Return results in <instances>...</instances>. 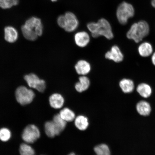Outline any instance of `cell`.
Segmentation results:
<instances>
[{
	"label": "cell",
	"mask_w": 155,
	"mask_h": 155,
	"mask_svg": "<svg viewBox=\"0 0 155 155\" xmlns=\"http://www.w3.org/2000/svg\"><path fill=\"white\" fill-rule=\"evenodd\" d=\"M59 114L64 120L66 122L72 121L76 117L74 112L68 108H64L61 110Z\"/></svg>",
	"instance_id": "21"
},
{
	"label": "cell",
	"mask_w": 155,
	"mask_h": 155,
	"mask_svg": "<svg viewBox=\"0 0 155 155\" xmlns=\"http://www.w3.org/2000/svg\"><path fill=\"white\" fill-rule=\"evenodd\" d=\"M74 123L77 128L81 131L86 130L89 126L88 118L83 115H79L75 117Z\"/></svg>",
	"instance_id": "20"
},
{
	"label": "cell",
	"mask_w": 155,
	"mask_h": 155,
	"mask_svg": "<svg viewBox=\"0 0 155 155\" xmlns=\"http://www.w3.org/2000/svg\"><path fill=\"white\" fill-rule=\"evenodd\" d=\"M151 4L153 7L155 8V0H152Z\"/></svg>",
	"instance_id": "29"
},
{
	"label": "cell",
	"mask_w": 155,
	"mask_h": 155,
	"mask_svg": "<svg viewBox=\"0 0 155 155\" xmlns=\"http://www.w3.org/2000/svg\"><path fill=\"white\" fill-rule=\"evenodd\" d=\"M53 121L56 127L61 132L65 129L67 125V122L64 120L59 114L54 115Z\"/></svg>",
	"instance_id": "24"
},
{
	"label": "cell",
	"mask_w": 155,
	"mask_h": 155,
	"mask_svg": "<svg viewBox=\"0 0 155 155\" xmlns=\"http://www.w3.org/2000/svg\"><path fill=\"white\" fill-rule=\"evenodd\" d=\"M15 98L21 105H28L31 103L35 97V94L32 90L24 86L18 87L15 92Z\"/></svg>",
	"instance_id": "5"
},
{
	"label": "cell",
	"mask_w": 155,
	"mask_h": 155,
	"mask_svg": "<svg viewBox=\"0 0 155 155\" xmlns=\"http://www.w3.org/2000/svg\"><path fill=\"white\" fill-rule=\"evenodd\" d=\"M19 152L20 155H35V152L34 149L26 143L21 144L19 148Z\"/></svg>",
	"instance_id": "22"
},
{
	"label": "cell",
	"mask_w": 155,
	"mask_h": 155,
	"mask_svg": "<svg viewBox=\"0 0 155 155\" xmlns=\"http://www.w3.org/2000/svg\"><path fill=\"white\" fill-rule=\"evenodd\" d=\"M150 33V27L148 23L141 21L134 24L127 32V36L129 39L139 43L148 35Z\"/></svg>",
	"instance_id": "2"
},
{
	"label": "cell",
	"mask_w": 155,
	"mask_h": 155,
	"mask_svg": "<svg viewBox=\"0 0 155 155\" xmlns=\"http://www.w3.org/2000/svg\"><path fill=\"white\" fill-rule=\"evenodd\" d=\"M119 86L124 93L129 94L133 91L134 89V84L130 79H123L119 83Z\"/></svg>",
	"instance_id": "17"
},
{
	"label": "cell",
	"mask_w": 155,
	"mask_h": 155,
	"mask_svg": "<svg viewBox=\"0 0 155 155\" xmlns=\"http://www.w3.org/2000/svg\"><path fill=\"white\" fill-rule=\"evenodd\" d=\"M49 102L50 105L52 108L58 109L63 107L64 103V99L61 94L55 93L50 97Z\"/></svg>",
	"instance_id": "11"
},
{
	"label": "cell",
	"mask_w": 155,
	"mask_h": 155,
	"mask_svg": "<svg viewBox=\"0 0 155 155\" xmlns=\"http://www.w3.org/2000/svg\"><path fill=\"white\" fill-rule=\"evenodd\" d=\"M151 59L153 64L155 66V52L153 54Z\"/></svg>",
	"instance_id": "28"
},
{
	"label": "cell",
	"mask_w": 155,
	"mask_h": 155,
	"mask_svg": "<svg viewBox=\"0 0 155 155\" xmlns=\"http://www.w3.org/2000/svg\"><path fill=\"white\" fill-rule=\"evenodd\" d=\"M136 110L140 115L147 116L150 115L152 108L149 103L143 100L137 103Z\"/></svg>",
	"instance_id": "15"
},
{
	"label": "cell",
	"mask_w": 155,
	"mask_h": 155,
	"mask_svg": "<svg viewBox=\"0 0 155 155\" xmlns=\"http://www.w3.org/2000/svg\"><path fill=\"white\" fill-rule=\"evenodd\" d=\"M41 133L39 129L34 124L27 126L23 130L21 137L25 143L32 144L40 138Z\"/></svg>",
	"instance_id": "6"
},
{
	"label": "cell",
	"mask_w": 155,
	"mask_h": 155,
	"mask_svg": "<svg viewBox=\"0 0 155 155\" xmlns=\"http://www.w3.org/2000/svg\"><path fill=\"white\" fill-rule=\"evenodd\" d=\"M57 1V0H52V2H55Z\"/></svg>",
	"instance_id": "30"
},
{
	"label": "cell",
	"mask_w": 155,
	"mask_h": 155,
	"mask_svg": "<svg viewBox=\"0 0 155 155\" xmlns=\"http://www.w3.org/2000/svg\"><path fill=\"white\" fill-rule=\"evenodd\" d=\"M94 150L96 155H111L109 147L106 144L97 145L95 147Z\"/></svg>",
	"instance_id": "23"
},
{
	"label": "cell",
	"mask_w": 155,
	"mask_h": 155,
	"mask_svg": "<svg viewBox=\"0 0 155 155\" xmlns=\"http://www.w3.org/2000/svg\"><path fill=\"white\" fill-rule=\"evenodd\" d=\"M12 137V133L10 129L7 127L0 129V140L3 142H7Z\"/></svg>",
	"instance_id": "25"
},
{
	"label": "cell",
	"mask_w": 155,
	"mask_h": 155,
	"mask_svg": "<svg viewBox=\"0 0 155 155\" xmlns=\"http://www.w3.org/2000/svg\"><path fill=\"white\" fill-rule=\"evenodd\" d=\"M105 57L106 59L112 60L116 63L121 62L124 59V55L118 46L114 45L111 50L106 53Z\"/></svg>",
	"instance_id": "9"
},
{
	"label": "cell",
	"mask_w": 155,
	"mask_h": 155,
	"mask_svg": "<svg viewBox=\"0 0 155 155\" xmlns=\"http://www.w3.org/2000/svg\"><path fill=\"white\" fill-rule=\"evenodd\" d=\"M51 1H52V0H51Z\"/></svg>",
	"instance_id": "31"
},
{
	"label": "cell",
	"mask_w": 155,
	"mask_h": 155,
	"mask_svg": "<svg viewBox=\"0 0 155 155\" xmlns=\"http://www.w3.org/2000/svg\"><path fill=\"white\" fill-rule=\"evenodd\" d=\"M74 40L75 43L78 46L84 48L87 46L90 42V36L86 32H79L75 34Z\"/></svg>",
	"instance_id": "10"
},
{
	"label": "cell",
	"mask_w": 155,
	"mask_h": 155,
	"mask_svg": "<svg viewBox=\"0 0 155 155\" xmlns=\"http://www.w3.org/2000/svg\"><path fill=\"white\" fill-rule=\"evenodd\" d=\"M24 79L31 88H34L40 92H43L46 88L45 81L41 79L35 74L26 75Z\"/></svg>",
	"instance_id": "7"
},
{
	"label": "cell",
	"mask_w": 155,
	"mask_h": 155,
	"mask_svg": "<svg viewBox=\"0 0 155 155\" xmlns=\"http://www.w3.org/2000/svg\"><path fill=\"white\" fill-rule=\"evenodd\" d=\"M90 81L88 77L83 75L79 78V82L75 84V88L78 92L81 93L88 90L90 87Z\"/></svg>",
	"instance_id": "16"
},
{
	"label": "cell",
	"mask_w": 155,
	"mask_h": 155,
	"mask_svg": "<svg viewBox=\"0 0 155 155\" xmlns=\"http://www.w3.org/2000/svg\"><path fill=\"white\" fill-rule=\"evenodd\" d=\"M19 0H0V7L4 9H9L18 4Z\"/></svg>",
	"instance_id": "26"
},
{
	"label": "cell",
	"mask_w": 155,
	"mask_h": 155,
	"mask_svg": "<svg viewBox=\"0 0 155 155\" xmlns=\"http://www.w3.org/2000/svg\"><path fill=\"white\" fill-rule=\"evenodd\" d=\"M137 91L140 96L144 98L149 97L152 94V89L148 84L142 83L137 86Z\"/></svg>",
	"instance_id": "19"
},
{
	"label": "cell",
	"mask_w": 155,
	"mask_h": 155,
	"mask_svg": "<svg viewBox=\"0 0 155 155\" xmlns=\"http://www.w3.org/2000/svg\"><path fill=\"white\" fill-rule=\"evenodd\" d=\"M18 38V32L15 28L12 26H7L5 28V38L7 41L14 43Z\"/></svg>",
	"instance_id": "14"
},
{
	"label": "cell",
	"mask_w": 155,
	"mask_h": 155,
	"mask_svg": "<svg viewBox=\"0 0 155 155\" xmlns=\"http://www.w3.org/2000/svg\"><path fill=\"white\" fill-rule=\"evenodd\" d=\"M138 50L139 55L143 57H147L152 55L153 49L151 44L148 42H143L139 46Z\"/></svg>",
	"instance_id": "18"
},
{
	"label": "cell",
	"mask_w": 155,
	"mask_h": 155,
	"mask_svg": "<svg viewBox=\"0 0 155 155\" xmlns=\"http://www.w3.org/2000/svg\"><path fill=\"white\" fill-rule=\"evenodd\" d=\"M44 130L46 135L50 138H53L61 132L56 127L53 121L46 122L44 125Z\"/></svg>",
	"instance_id": "12"
},
{
	"label": "cell",
	"mask_w": 155,
	"mask_h": 155,
	"mask_svg": "<svg viewBox=\"0 0 155 155\" xmlns=\"http://www.w3.org/2000/svg\"><path fill=\"white\" fill-rule=\"evenodd\" d=\"M75 68L77 73L82 75L88 74L91 69L90 64L84 60H80L78 61Z\"/></svg>",
	"instance_id": "13"
},
{
	"label": "cell",
	"mask_w": 155,
	"mask_h": 155,
	"mask_svg": "<svg viewBox=\"0 0 155 155\" xmlns=\"http://www.w3.org/2000/svg\"><path fill=\"white\" fill-rule=\"evenodd\" d=\"M66 24L64 29L68 32H72L76 30L78 26V21L75 15L71 12H67L64 15Z\"/></svg>",
	"instance_id": "8"
},
{
	"label": "cell",
	"mask_w": 155,
	"mask_h": 155,
	"mask_svg": "<svg viewBox=\"0 0 155 155\" xmlns=\"http://www.w3.org/2000/svg\"><path fill=\"white\" fill-rule=\"evenodd\" d=\"M87 27L94 38L104 36L107 39L111 40L114 38L111 25L105 19H101L97 23H89Z\"/></svg>",
	"instance_id": "1"
},
{
	"label": "cell",
	"mask_w": 155,
	"mask_h": 155,
	"mask_svg": "<svg viewBox=\"0 0 155 155\" xmlns=\"http://www.w3.org/2000/svg\"><path fill=\"white\" fill-rule=\"evenodd\" d=\"M134 12L132 5L126 2H123L118 7L116 12L118 21L122 25L127 24L128 19L134 15Z\"/></svg>",
	"instance_id": "4"
},
{
	"label": "cell",
	"mask_w": 155,
	"mask_h": 155,
	"mask_svg": "<svg viewBox=\"0 0 155 155\" xmlns=\"http://www.w3.org/2000/svg\"><path fill=\"white\" fill-rule=\"evenodd\" d=\"M43 25L39 18L32 17L27 20L22 26L21 30L30 35L41 36L43 33Z\"/></svg>",
	"instance_id": "3"
},
{
	"label": "cell",
	"mask_w": 155,
	"mask_h": 155,
	"mask_svg": "<svg viewBox=\"0 0 155 155\" xmlns=\"http://www.w3.org/2000/svg\"><path fill=\"white\" fill-rule=\"evenodd\" d=\"M58 24L61 28H64L66 24V19L65 15H60L57 20Z\"/></svg>",
	"instance_id": "27"
}]
</instances>
